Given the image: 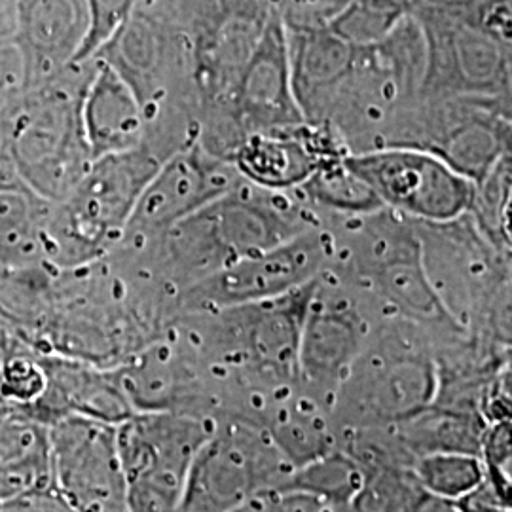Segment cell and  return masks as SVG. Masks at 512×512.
Instances as JSON below:
<instances>
[{
  "label": "cell",
  "mask_w": 512,
  "mask_h": 512,
  "mask_svg": "<svg viewBox=\"0 0 512 512\" xmlns=\"http://www.w3.org/2000/svg\"><path fill=\"white\" fill-rule=\"evenodd\" d=\"M137 95L147 145L160 160L200 137V97L183 0H141L126 23L97 50Z\"/></svg>",
  "instance_id": "6da1fadb"
},
{
  "label": "cell",
  "mask_w": 512,
  "mask_h": 512,
  "mask_svg": "<svg viewBox=\"0 0 512 512\" xmlns=\"http://www.w3.org/2000/svg\"><path fill=\"white\" fill-rule=\"evenodd\" d=\"M93 69L95 59L74 61L0 107L2 154L50 202H61L92 164L80 107Z\"/></svg>",
  "instance_id": "7a4b0ae2"
},
{
  "label": "cell",
  "mask_w": 512,
  "mask_h": 512,
  "mask_svg": "<svg viewBox=\"0 0 512 512\" xmlns=\"http://www.w3.org/2000/svg\"><path fill=\"white\" fill-rule=\"evenodd\" d=\"M323 220L325 215L296 190H270L241 177L162 238L169 260L196 283L241 256L285 243Z\"/></svg>",
  "instance_id": "3957f363"
},
{
  "label": "cell",
  "mask_w": 512,
  "mask_h": 512,
  "mask_svg": "<svg viewBox=\"0 0 512 512\" xmlns=\"http://www.w3.org/2000/svg\"><path fill=\"white\" fill-rule=\"evenodd\" d=\"M448 336L404 319H380L334 395L336 429L391 427L420 414L437 395L435 346Z\"/></svg>",
  "instance_id": "277c9868"
},
{
  "label": "cell",
  "mask_w": 512,
  "mask_h": 512,
  "mask_svg": "<svg viewBox=\"0 0 512 512\" xmlns=\"http://www.w3.org/2000/svg\"><path fill=\"white\" fill-rule=\"evenodd\" d=\"M200 97L198 143L230 160L236 141L228 107L239 76L274 16V0H183Z\"/></svg>",
  "instance_id": "5b68a950"
},
{
  "label": "cell",
  "mask_w": 512,
  "mask_h": 512,
  "mask_svg": "<svg viewBox=\"0 0 512 512\" xmlns=\"http://www.w3.org/2000/svg\"><path fill=\"white\" fill-rule=\"evenodd\" d=\"M425 40L410 14L387 37L357 46L355 61L330 103L327 124L349 154L378 150L391 122L420 97Z\"/></svg>",
  "instance_id": "8992f818"
},
{
  "label": "cell",
  "mask_w": 512,
  "mask_h": 512,
  "mask_svg": "<svg viewBox=\"0 0 512 512\" xmlns=\"http://www.w3.org/2000/svg\"><path fill=\"white\" fill-rule=\"evenodd\" d=\"M160 164L147 145L93 158L73 190L54 203L48 228L52 266H82L124 239L135 205Z\"/></svg>",
  "instance_id": "52a82bcc"
},
{
  "label": "cell",
  "mask_w": 512,
  "mask_h": 512,
  "mask_svg": "<svg viewBox=\"0 0 512 512\" xmlns=\"http://www.w3.org/2000/svg\"><path fill=\"white\" fill-rule=\"evenodd\" d=\"M421 264L442 306L473 334L512 264V245L484 232L471 211L448 220H414Z\"/></svg>",
  "instance_id": "ba28073f"
},
{
  "label": "cell",
  "mask_w": 512,
  "mask_h": 512,
  "mask_svg": "<svg viewBox=\"0 0 512 512\" xmlns=\"http://www.w3.org/2000/svg\"><path fill=\"white\" fill-rule=\"evenodd\" d=\"M215 425L188 412H135L116 425L128 511H179L192 461Z\"/></svg>",
  "instance_id": "9c48e42d"
},
{
  "label": "cell",
  "mask_w": 512,
  "mask_h": 512,
  "mask_svg": "<svg viewBox=\"0 0 512 512\" xmlns=\"http://www.w3.org/2000/svg\"><path fill=\"white\" fill-rule=\"evenodd\" d=\"M293 471L262 425L230 421L198 450L179 511H243L251 497L283 486Z\"/></svg>",
  "instance_id": "30bf717a"
},
{
  "label": "cell",
  "mask_w": 512,
  "mask_h": 512,
  "mask_svg": "<svg viewBox=\"0 0 512 512\" xmlns=\"http://www.w3.org/2000/svg\"><path fill=\"white\" fill-rule=\"evenodd\" d=\"M412 16L425 40L421 97L484 101L505 86L511 52L461 18L448 0H414Z\"/></svg>",
  "instance_id": "8fae6325"
},
{
  "label": "cell",
  "mask_w": 512,
  "mask_h": 512,
  "mask_svg": "<svg viewBox=\"0 0 512 512\" xmlns=\"http://www.w3.org/2000/svg\"><path fill=\"white\" fill-rule=\"evenodd\" d=\"M416 148L476 183L512 150V124L469 99L418 97L382 137L380 148Z\"/></svg>",
  "instance_id": "7c38bea8"
},
{
  "label": "cell",
  "mask_w": 512,
  "mask_h": 512,
  "mask_svg": "<svg viewBox=\"0 0 512 512\" xmlns=\"http://www.w3.org/2000/svg\"><path fill=\"white\" fill-rule=\"evenodd\" d=\"M384 319L359 287L325 270L319 275L300 334L298 382L332 406L349 368Z\"/></svg>",
  "instance_id": "4fadbf2b"
},
{
  "label": "cell",
  "mask_w": 512,
  "mask_h": 512,
  "mask_svg": "<svg viewBox=\"0 0 512 512\" xmlns=\"http://www.w3.org/2000/svg\"><path fill=\"white\" fill-rule=\"evenodd\" d=\"M332 253L334 239L323 220L285 243L241 256L198 279L186 291L188 306L205 313L291 293L329 270Z\"/></svg>",
  "instance_id": "5bb4252c"
},
{
  "label": "cell",
  "mask_w": 512,
  "mask_h": 512,
  "mask_svg": "<svg viewBox=\"0 0 512 512\" xmlns=\"http://www.w3.org/2000/svg\"><path fill=\"white\" fill-rule=\"evenodd\" d=\"M346 164L389 207L412 220H448L469 211L475 183L416 148H378L349 154Z\"/></svg>",
  "instance_id": "9a60e30c"
},
{
  "label": "cell",
  "mask_w": 512,
  "mask_h": 512,
  "mask_svg": "<svg viewBox=\"0 0 512 512\" xmlns=\"http://www.w3.org/2000/svg\"><path fill=\"white\" fill-rule=\"evenodd\" d=\"M50 473L71 511H128V484L116 425L63 416L48 425Z\"/></svg>",
  "instance_id": "2e32d148"
},
{
  "label": "cell",
  "mask_w": 512,
  "mask_h": 512,
  "mask_svg": "<svg viewBox=\"0 0 512 512\" xmlns=\"http://www.w3.org/2000/svg\"><path fill=\"white\" fill-rule=\"evenodd\" d=\"M241 175L226 158L211 154L196 141L167 156L148 181L131 215L124 239L147 243L162 238L239 183Z\"/></svg>",
  "instance_id": "e0dca14e"
},
{
  "label": "cell",
  "mask_w": 512,
  "mask_h": 512,
  "mask_svg": "<svg viewBox=\"0 0 512 512\" xmlns=\"http://www.w3.org/2000/svg\"><path fill=\"white\" fill-rule=\"evenodd\" d=\"M300 122L304 116L294 97L287 27L275 12L239 76L228 107V126L239 147L251 133Z\"/></svg>",
  "instance_id": "ac0fdd59"
},
{
  "label": "cell",
  "mask_w": 512,
  "mask_h": 512,
  "mask_svg": "<svg viewBox=\"0 0 512 512\" xmlns=\"http://www.w3.org/2000/svg\"><path fill=\"white\" fill-rule=\"evenodd\" d=\"M349 156L348 148L327 124L300 122L287 128L247 135L232 164L249 183L270 190H296L334 160Z\"/></svg>",
  "instance_id": "d6986e66"
},
{
  "label": "cell",
  "mask_w": 512,
  "mask_h": 512,
  "mask_svg": "<svg viewBox=\"0 0 512 512\" xmlns=\"http://www.w3.org/2000/svg\"><path fill=\"white\" fill-rule=\"evenodd\" d=\"M12 18L25 88L74 63L90 27L86 0H12Z\"/></svg>",
  "instance_id": "ffe728a7"
},
{
  "label": "cell",
  "mask_w": 512,
  "mask_h": 512,
  "mask_svg": "<svg viewBox=\"0 0 512 512\" xmlns=\"http://www.w3.org/2000/svg\"><path fill=\"white\" fill-rule=\"evenodd\" d=\"M46 370V391L27 412L50 425L63 416H88L118 425L135 414L114 370L86 365L82 359L40 351Z\"/></svg>",
  "instance_id": "44dd1931"
},
{
  "label": "cell",
  "mask_w": 512,
  "mask_h": 512,
  "mask_svg": "<svg viewBox=\"0 0 512 512\" xmlns=\"http://www.w3.org/2000/svg\"><path fill=\"white\" fill-rule=\"evenodd\" d=\"M287 44L300 112L306 122L323 124L334 95L353 67L357 46L336 35L329 23L287 27Z\"/></svg>",
  "instance_id": "7402d4cb"
},
{
  "label": "cell",
  "mask_w": 512,
  "mask_h": 512,
  "mask_svg": "<svg viewBox=\"0 0 512 512\" xmlns=\"http://www.w3.org/2000/svg\"><path fill=\"white\" fill-rule=\"evenodd\" d=\"M82 128L93 158L143 147L147 120L128 82L95 59L92 78L82 95Z\"/></svg>",
  "instance_id": "603a6c76"
},
{
  "label": "cell",
  "mask_w": 512,
  "mask_h": 512,
  "mask_svg": "<svg viewBox=\"0 0 512 512\" xmlns=\"http://www.w3.org/2000/svg\"><path fill=\"white\" fill-rule=\"evenodd\" d=\"M54 203L25 183L0 150V270L54 268L48 239Z\"/></svg>",
  "instance_id": "cb8c5ba5"
},
{
  "label": "cell",
  "mask_w": 512,
  "mask_h": 512,
  "mask_svg": "<svg viewBox=\"0 0 512 512\" xmlns=\"http://www.w3.org/2000/svg\"><path fill=\"white\" fill-rule=\"evenodd\" d=\"M260 425L293 469L340 448L329 404L300 382L275 393L262 412Z\"/></svg>",
  "instance_id": "d4e9b609"
},
{
  "label": "cell",
  "mask_w": 512,
  "mask_h": 512,
  "mask_svg": "<svg viewBox=\"0 0 512 512\" xmlns=\"http://www.w3.org/2000/svg\"><path fill=\"white\" fill-rule=\"evenodd\" d=\"M50 484L48 425L18 406H0V511L19 495Z\"/></svg>",
  "instance_id": "484cf974"
},
{
  "label": "cell",
  "mask_w": 512,
  "mask_h": 512,
  "mask_svg": "<svg viewBox=\"0 0 512 512\" xmlns=\"http://www.w3.org/2000/svg\"><path fill=\"white\" fill-rule=\"evenodd\" d=\"M486 425L488 421L482 414L431 403L420 414L391 427L404 448L414 458H420L437 452H467L480 456Z\"/></svg>",
  "instance_id": "4316f807"
},
{
  "label": "cell",
  "mask_w": 512,
  "mask_h": 512,
  "mask_svg": "<svg viewBox=\"0 0 512 512\" xmlns=\"http://www.w3.org/2000/svg\"><path fill=\"white\" fill-rule=\"evenodd\" d=\"M346 158L319 167L306 183L296 188L300 198L317 207L321 213L338 217L365 215L382 209L384 203L346 164Z\"/></svg>",
  "instance_id": "83f0119b"
},
{
  "label": "cell",
  "mask_w": 512,
  "mask_h": 512,
  "mask_svg": "<svg viewBox=\"0 0 512 512\" xmlns=\"http://www.w3.org/2000/svg\"><path fill=\"white\" fill-rule=\"evenodd\" d=\"M365 484V475L357 461L336 448L321 458L294 469L283 486H293L319 497L329 511H351Z\"/></svg>",
  "instance_id": "f1b7e54d"
},
{
  "label": "cell",
  "mask_w": 512,
  "mask_h": 512,
  "mask_svg": "<svg viewBox=\"0 0 512 512\" xmlns=\"http://www.w3.org/2000/svg\"><path fill=\"white\" fill-rule=\"evenodd\" d=\"M414 473L429 494L446 499L456 507L486 478L482 458L467 452L425 454L414 461Z\"/></svg>",
  "instance_id": "f546056e"
},
{
  "label": "cell",
  "mask_w": 512,
  "mask_h": 512,
  "mask_svg": "<svg viewBox=\"0 0 512 512\" xmlns=\"http://www.w3.org/2000/svg\"><path fill=\"white\" fill-rule=\"evenodd\" d=\"M412 4L414 0H348L329 27L353 46L374 44L412 14Z\"/></svg>",
  "instance_id": "4dcf8cb0"
},
{
  "label": "cell",
  "mask_w": 512,
  "mask_h": 512,
  "mask_svg": "<svg viewBox=\"0 0 512 512\" xmlns=\"http://www.w3.org/2000/svg\"><path fill=\"white\" fill-rule=\"evenodd\" d=\"M511 198L512 150H507L476 181L475 198L469 209L478 224L484 228V232L503 243H509L505 236V215Z\"/></svg>",
  "instance_id": "1f68e13d"
},
{
  "label": "cell",
  "mask_w": 512,
  "mask_h": 512,
  "mask_svg": "<svg viewBox=\"0 0 512 512\" xmlns=\"http://www.w3.org/2000/svg\"><path fill=\"white\" fill-rule=\"evenodd\" d=\"M480 458L501 511L512 512V420L490 421L486 425Z\"/></svg>",
  "instance_id": "d6a6232c"
},
{
  "label": "cell",
  "mask_w": 512,
  "mask_h": 512,
  "mask_svg": "<svg viewBox=\"0 0 512 512\" xmlns=\"http://www.w3.org/2000/svg\"><path fill=\"white\" fill-rule=\"evenodd\" d=\"M139 2L141 0H86L90 27L76 61L93 59L97 50L126 23Z\"/></svg>",
  "instance_id": "836d02e7"
},
{
  "label": "cell",
  "mask_w": 512,
  "mask_h": 512,
  "mask_svg": "<svg viewBox=\"0 0 512 512\" xmlns=\"http://www.w3.org/2000/svg\"><path fill=\"white\" fill-rule=\"evenodd\" d=\"M448 4L512 54V0H448Z\"/></svg>",
  "instance_id": "e575fe53"
},
{
  "label": "cell",
  "mask_w": 512,
  "mask_h": 512,
  "mask_svg": "<svg viewBox=\"0 0 512 512\" xmlns=\"http://www.w3.org/2000/svg\"><path fill=\"white\" fill-rule=\"evenodd\" d=\"M25 88V65L14 37L12 0L0 6V107Z\"/></svg>",
  "instance_id": "d590c367"
},
{
  "label": "cell",
  "mask_w": 512,
  "mask_h": 512,
  "mask_svg": "<svg viewBox=\"0 0 512 512\" xmlns=\"http://www.w3.org/2000/svg\"><path fill=\"white\" fill-rule=\"evenodd\" d=\"M478 336L492 340L499 348L512 349V264L495 293Z\"/></svg>",
  "instance_id": "8d00e7d4"
},
{
  "label": "cell",
  "mask_w": 512,
  "mask_h": 512,
  "mask_svg": "<svg viewBox=\"0 0 512 512\" xmlns=\"http://www.w3.org/2000/svg\"><path fill=\"white\" fill-rule=\"evenodd\" d=\"M348 0H274L275 10L287 27L327 25Z\"/></svg>",
  "instance_id": "74e56055"
},
{
  "label": "cell",
  "mask_w": 512,
  "mask_h": 512,
  "mask_svg": "<svg viewBox=\"0 0 512 512\" xmlns=\"http://www.w3.org/2000/svg\"><path fill=\"white\" fill-rule=\"evenodd\" d=\"M475 103L482 105L484 109L492 110L494 114L512 124V69L505 86L499 90L497 95L490 99H484V101H475Z\"/></svg>",
  "instance_id": "f35d334b"
},
{
  "label": "cell",
  "mask_w": 512,
  "mask_h": 512,
  "mask_svg": "<svg viewBox=\"0 0 512 512\" xmlns=\"http://www.w3.org/2000/svg\"><path fill=\"white\" fill-rule=\"evenodd\" d=\"M18 340L16 334H12L0 323V406H4L2 404V382H4V374H6V366H8L14 349L18 346Z\"/></svg>",
  "instance_id": "ab89813d"
},
{
  "label": "cell",
  "mask_w": 512,
  "mask_h": 512,
  "mask_svg": "<svg viewBox=\"0 0 512 512\" xmlns=\"http://www.w3.org/2000/svg\"><path fill=\"white\" fill-rule=\"evenodd\" d=\"M8 2H10V0H0V6H2V4H8Z\"/></svg>",
  "instance_id": "60d3db41"
}]
</instances>
